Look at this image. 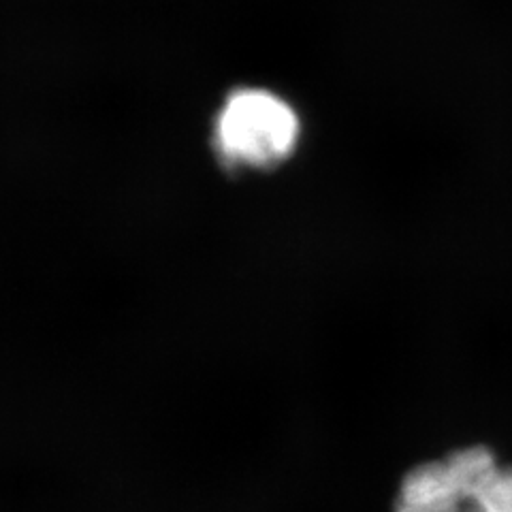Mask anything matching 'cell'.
Instances as JSON below:
<instances>
[{"mask_svg":"<svg viewBox=\"0 0 512 512\" xmlns=\"http://www.w3.org/2000/svg\"><path fill=\"white\" fill-rule=\"evenodd\" d=\"M393 512H512V463L483 444L423 461L399 483Z\"/></svg>","mask_w":512,"mask_h":512,"instance_id":"obj_1","label":"cell"},{"mask_svg":"<svg viewBox=\"0 0 512 512\" xmlns=\"http://www.w3.org/2000/svg\"><path fill=\"white\" fill-rule=\"evenodd\" d=\"M299 137L291 103L265 88H239L218 111L212 148L227 171H274L295 154Z\"/></svg>","mask_w":512,"mask_h":512,"instance_id":"obj_2","label":"cell"}]
</instances>
